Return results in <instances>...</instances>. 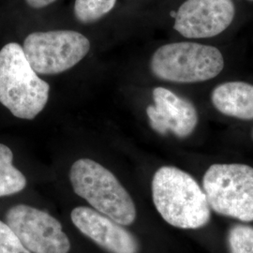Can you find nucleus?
<instances>
[{"label": "nucleus", "mask_w": 253, "mask_h": 253, "mask_svg": "<svg viewBox=\"0 0 253 253\" xmlns=\"http://www.w3.org/2000/svg\"><path fill=\"white\" fill-rule=\"evenodd\" d=\"M151 190L155 208L170 225L195 230L209 222L207 195L188 172L173 166L161 167L154 174Z\"/></svg>", "instance_id": "f257e3e1"}, {"label": "nucleus", "mask_w": 253, "mask_h": 253, "mask_svg": "<svg viewBox=\"0 0 253 253\" xmlns=\"http://www.w3.org/2000/svg\"><path fill=\"white\" fill-rule=\"evenodd\" d=\"M50 85L27 61L23 47L10 42L0 51V103L16 118L31 120L44 109Z\"/></svg>", "instance_id": "f03ea898"}, {"label": "nucleus", "mask_w": 253, "mask_h": 253, "mask_svg": "<svg viewBox=\"0 0 253 253\" xmlns=\"http://www.w3.org/2000/svg\"><path fill=\"white\" fill-rule=\"evenodd\" d=\"M70 180L74 192L93 209L127 226L135 221L134 202L117 176L100 163L80 159L73 163Z\"/></svg>", "instance_id": "7ed1b4c3"}, {"label": "nucleus", "mask_w": 253, "mask_h": 253, "mask_svg": "<svg viewBox=\"0 0 253 253\" xmlns=\"http://www.w3.org/2000/svg\"><path fill=\"white\" fill-rule=\"evenodd\" d=\"M223 68V55L217 48L189 42L160 47L150 61L151 72L157 78L181 84L211 80Z\"/></svg>", "instance_id": "20e7f679"}, {"label": "nucleus", "mask_w": 253, "mask_h": 253, "mask_svg": "<svg viewBox=\"0 0 253 253\" xmlns=\"http://www.w3.org/2000/svg\"><path fill=\"white\" fill-rule=\"evenodd\" d=\"M210 209L242 222L253 221V168L240 163L213 164L203 178Z\"/></svg>", "instance_id": "39448f33"}, {"label": "nucleus", "mask_w": 253, "mask_h": 253, "mask_svg": "<svg viewBox=\"0 0 253 253\" xmlns=\"http://www.w3.org/2000/svg\"><path fill=\"white\" fill-rule=\"evenodd\" d=\"M23 50L37 73L54 75L79 63L88 54L90 42L73 30L34 32L26 38Z\"/></svg>", "instance_id": "423d86ee"}, {"label": "nucleus", "mask_w": 253, "mask_h": 253, "mask_svg": "<svg viewBox=\"0 0 253 253\" xmlns=\"http://www.w3.org/2000/svg\"><path fill=\"white\" fill-rule=\"evenodd\" d=\"M5 222L31 253H69L71 242L59 220L43 210L16 205L5 214Z\"/></svg>", "instance_id": "0eeeda50"}, {"label": "nucleus", "mask_w": 253, "mask_h": 253, "mask_svg": "<svg viewBox=\"0 0 253 253\" xmlns=\"http://www.w3.org/2000/svg\"><path fill=\"white\" fill-rule=\"evenodd\" d=\"M233 0H186L176 11L173 28L187 39L217 36L233 23Z\"/></svg>", "instance_id": "6e6552de"}, {"label": "nucleus", "mask_w": 253, "mask_h": 253, "mask_svg": "<svg viewBox=\"0 0 253 253\" xmlns=\"http://www.w3.org/2000/svg\"><path fill=\"white\" fill-rule=\"evenodd\" d=\"M74 226L108 253H139L140 244L134 235L93 208L77 207L71 213Z\"/></svg>", "instance_id": "1a4fd4ad"}, {"label": "nucleus", "mask_w": 253, "mask_h": 253, "mask_svg": "<svg viewBox=\"0 0 253 253\" xmlns=\"http://www.w3.org/2000/svg\"><path fill=\"white\" fill-rule=\"evenodd\" d=\"M153 105L146 108L149 124L162 135L172 132L178 138L190 136L198 124V113L190 100L164 87L153 90Z\"/></svg>", "instance_id": "9d476101"}, {"label": "nucleus", "mask_w": 253, "mask_h": 253, "mask_svg": "<svg viewBox=\"0 0 253 253\" xmlns=\"http://www.w3.org/2000/svg\"><path fill=\"white\" fill-rule=\"evenodd\" d=\"M214 107L227 117L241 120L253 119V84L245 82H226L212 92Z\"/></svg>", "instance_id": "9b49d317"}, {"label": "nucleus", "mask_w": 253, "mask_h": 253, "mask_svg": "<svg viewBox=\"0 0 253 253\" xmlns=\"http://www.w3.org/2000/svg\"><path fill=\"white\" fill-rule=\"evenodd\" d=\"M13 154L9 146L0 144V197L14 195L27 187L24 173L14 167Z\"/></svg>", "instance_id": "f8f14e48"}, {"label": "nucleus", "mask_w": 253, "mask_h": 253, "mask_svg": "<svg viewBox=\"0 0 253 253\" xmlns=\"http://www.w3.org/2000/svg\"><path fill=\"white\" fill-rule=\"evenodd\" d=\"M117 0H75L74 15L83 24L99 21L115 8Z\"/></svg>", "instance_id": "ddd939ff"}, {"label": "nucleus", "mask_w": 253, "mask_h": 253, "mask_svg": "<svg viewBox=\"0 0 253 253\" xmlns=\"http://www.w3.org/2000/svg\"><path fill=\"white\" fill-rule=\"evenodd\" d=\"M227 241L230 253H253V226L234 225L229 230Z\"/></svg>", "instance_id": "4468645a"}, {"label": "nucleus", "mask_w": 253, "mask_h": 253, "mask_svg": "<svg viewBox=\"0 0 253 253\" xmlns=\"http://www.w3.org/2000/svg\"><path fill=\"white\" fill-rule=\"evenodd\" d=\"M0 253H31L10 227L2 220H0Z\"/></svg>", "instance_id": "2eb2a0df"}, {"label": "nucleus", "mask_w": 253, "mask_h": 253, "mask_svg": "<svg viewBox=\"0 0 253 253\" xmlns=\"http://www.w3.org/2000/svg\"><path fill=\"white\" fill-rule=\"evenodd\" d=\"M56 0H26L27 5L33 9H42L53 4Z\"/></svg>", "instance_id": "dca6fc26"}, {"label": "nucleus", "mask_w": 253, "mask_h": 253, "mask_svg": "<svg viewBox=\"0 0 253 253\" xmlns=\"http://www.w3.org/2000/svg\"></svg>", "instance_id": "f3484780"}, {"label": "nucleus", "mask_w": 253, "mask_h": 253, "mask_svg": "<svg viewBox=\"0 0 253 253\" xmlns=\"http://www.w3.org/2000/svg\"><path fill=\"white\" fill-rule=\"evenodd\" d=\"M251 1H253V0H251Z\"/></svg>", "instance_id": "a211bd4d"}]
</instances>
